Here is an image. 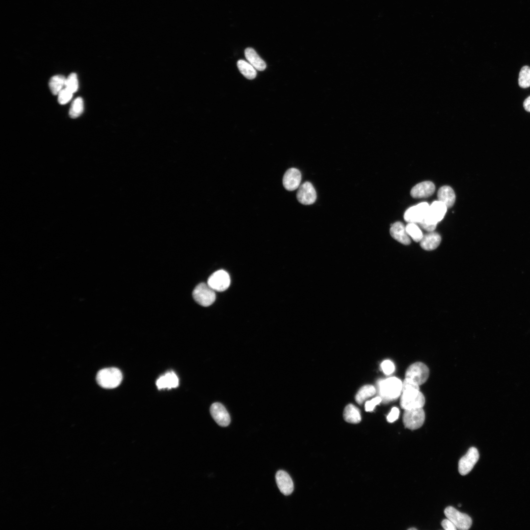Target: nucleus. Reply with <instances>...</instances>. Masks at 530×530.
<instances>
[{
	"label": "nucleus",
	"instance_id": "obj_22",
	"mask_svg": "<svg viewBox=\"0 0 530 530\" xmlns=\"http://www.w3.org/2000/svg\"><path fill=\"white\" fill-rule=\"evenodd\" d=\"M343 416L346 422L351 424L359 423L361 420L359 409L352 404H348L345 407Z\"/></svg>",
	"mask_w": 530,
	"mask_h": 530
},
{
	"label": "nucleus",
	"instance_id": "obj_27",
	"mask_svg": "<svg viewBox=\"0 0 530 530\" xmlns=\"http://www.w3.org/2000/svg\"><path fill=\"white\" fill-rule=\"evenodd\" d=\"M83 110V101L81 97L77 98L72 103L69 115L72 118L80 116Z\"/></svg>",
	"mask_w": 530,
	"mask_h": 530
},
{
	"label": "nucleus",
	"instance_id": "obj_33",
	"mask_svg": "<svg viewBox=\"0 0 530 530\" xmlns=\"http://www.w3.org/2000/svg\"><path fill=\"white\" fill-rule=\"evenodd\" d=\"M382 401L380 397H376L370 400L366 401L365 405V410L367 412L373 411L376 405Z\"/></svg>",
	"mask_w": 530,
	"mask_h": 530
},
{
	"label": "nucleus",
	"instance_id": "obj_4",
	"mask_svg": "<svg viewBox=\"0 0 530 530\" xmlns=\"http://www.w3.org/2000/svg\"><path fill=\"white\" fill-rule=\"evenodd\" d=\"M400 404L403 409L423 408L425 398L420 390L411 389L401 392Z\"/></svg>",
	"mask_w": 530,
	"mask_h": 530
},
{
	"label": "nucleus",
	"instance_id": "obj_12",
	"mask_svg": "<svg viewBox=\"0 0 530 530\" xmlns=\"http://www.w3.org/2000/svg\"><path fill=\"white\" fill-rule=\"evenodd\" d=\"M296 198L298 201L303 205L314 203L317 199V193L312 184L309 182L303 183L298 188Z\"/></svg>",
	"mask_w": 530,
	"mask_h": 530
},
{
	"label": "nucleus",
	"instance_id": "obj_23",
	"mask_svg": "<svg viewBox=\"0 0 530 530\" xmlns=\"http://www.w3.org/2000/svg\"><path fill=\"white\" fill-rule=\"evenodd\" d=\"M237 66L240 73L247 79L252 80L256 77V69L249 63L244 60H239Z\"/></svg>",
	"mask_w": 530,
	"mask_h": 530
},
{
	"label": "nucleus",
	"instance_id": "obj_24",
	"mask_svg": "<svg viewBox=\"0 0 530 530\" xmlns=\"http://www.w3.org/2000/svg\"><path fill=\"white\" fill-rule=\"evenodd\" d=\"M65 81L66 78L62 75H55L50 79L49 86L53 95H58L63 89L65 85Z\"/></svg>",
	"mask_w": 530,
	"mask_h": 530
},
{
	"label": "nucleus",
	"instance_id": "obj_8",
	"mask_svg": "<svg viewBox=\"0 0 530 530\" xmlns=\"http://www.w3.org/2000/svg\"><path fill=\"white\" fill-rule=\"evenodd\" d=\"M446 517L455 526L457 529L467 530L470 528L472 521L467 514L459 512L452 506H448L444 510Z\"/></svg>",
	"mask_w": 530,
	"mask_h": 530
},
{
	"label": "nucleus",
	"instance_id": "obj_14",
	"mask_svg": "<svg viewBox=\"0 0 530 530\" xmlns=\"http://www.w3.org/2000/svg\"><path fill=\"white\" fill-rule=\"evenodd\" d=\"M301 181L300 171L295 168H291L285 173L283 178V185L286 189L292 191L297 189Z\"/></svg>",
	"mask_w": 530,
	"mask_h": 530
},
{
	"label": "nucleus",
	"instance_id": "obj_5",
	"mask_svg": "<svg viewBox=\"0 0 530 530\" xmlns=\"http://www.w3.org/2000/svg\"><path fill=\"white\" fill-rule=\"evenodd\" d=\"M424 419L425 414L423 408L404 409L402 421L406 428L417 429L422 426Z\"/></svg>",
	"mask_w": 530,
	"mask_h": 530
},
{
	"label": "nucleus",
	"instance_id": "obj_21",
	"mask_svg": "<svg viewBox=\"0 0 530 530\" xmlns=\"http://www.w3.org/2000/svg\"><path fill=\"white\" fill-rule=\"evenodd\" d=\"M245 56L257 70L264 71L266 68L265 62L259 56L256 51L251 48H247L244 51Z\"/></svg>",
	"mask_w": 530,
	"mask_h": 530
},
{
	"label": "nucleus",
	"instance_id": "obj_17",
	"mask_svg": "<svg viewBox=\"0 0 530 530\" xmlns=\"http://www.w3.org/2000/svg\"><path fill=\"white\" fill-rule=\"evenodd\" d=\"M390 233L394 239L402 244L408 245L411 242L405 226L400 221H397L391 224Z\"/></svg>",
	"mask_w": 530,
	"mask_h": 530
},
{
	"label": "nucleus",
	"instance_id": "obj_20",
	"mask_svg": "<svg viewBox=\"0 0 530 530\" xmlns=\"http://www.w3.org/2000/svg\"><path fill=\"white\" fill-rule=\"evenodd\" d=\"M437 197L438 200L444 203L448 208L451 207L455 201L454 191L448 186H444L439 189Z\"/></svg>",
	"mask_w": 530,
	"mask_h": 530
},
{
	"label": "nucleus",
	"instance_id": "obj_25",
	"mask_svg": "<svg viewBox=\"0 0 530 530\" xmlns=\"http://www.w3.org/2000/svg\"><path fill=\"white\" fill-rule=\"evenodd\" d=\"M375 393L376 389L373 386L365 385L358 391L355 397V400L358 404H362L365 400L374 395Z\"/></svg>",
	"mask_w": 530,
	"mask_h": 530
},
{
	"label": "nucleus",
	"instance_id": "obj_9",
	"mask_svg": "<svg viewBox=\"0 0 530 530\" xmlns=\"http://www.w3.org/2000/svg\"><path fill=\"white\" fill-rule=\"evenodd\" d=\"M207 284L215 291L222 292L229 287L230 278L226 271L219 270L210 276Z\"/></svg>",
	"mask_w": 530,
	"mask_h": 530
},
{
	"label": "nucleus",
	"instance_id": "obj_37",
	"mask_svg": "<svg viewBox=\"0 0 530 530\" xmlns=\"http://www.w3.org/2000/svg\"><path fill=\"white\" fill-rule=\"evenodd\" d=\"M408 530H417V529L415 528H411L408 529Z\"/></svg>",
	"mask_w": 530,
	"mask_h": 530
},
{
	"label": "nucleus",
	"instance_id": "obj_18",
	"mask_svg": "<svg viewBox=\"0 0 530 530\" xmlns=\"http://www.w3.org/2000/svg\"><path fill=\"white\" fill-rule=\"evenodd\" d=\"M179 385V378L173 371H169L160 376L156 381V386L159 390L172 389Z\"/></svg>",
	"mask_w": 530,
	"mask_h": 530
},
{
	"label": "nucleus",
	"instance_id": "obj_6",
	"mask_svg": "<svg viewBox=\"0 0 530 530\" xmlns=\"http://www.w3.org/2000/svg\"><path fill=\"white\" fill-rule=\"evenodd\" d=\"M215 292L208 284L202 283L195 288L192 295L196 302L201 306L207 307L214 302Z\"/></svg>",
	"mask_w": 530,
	"mask_h": 530
},
{
	"label": "nucleus",
	"instance_id": "obj_29",
	"mask_svg": "<svg viewBox=\"0 0 530 530\" xmlns=\"http://www.w3.org/2000/svg\"><path fill=\"white\" fill-rule=\"evenodd\" d=\"M65 87L71 91L73 93L76 92L78 89V80L77 74L75 73L70 74L66 79Z\"/></svg>",
	"mask_w": 530,
	"mask_h": 530
},
{
	"label": "nucleus",
	"instance_id": "obj_35",
	"mask_svg": "<svg viewBox=\"0 0 530 530\" xmlns=\"http://www.w3.org/2000/svg\"><path fill=\"white\" fill-rule=\"evenodd\" d=\"M441 525L446 530H456V527L454 524L449 519H444L441 522Z\"/></svg>",
	"mask_w": 530,
	"mask_h": 530
},
{
	"label": "nucleus",
	"instance_id": "obj_2",
	"mask_svg": "<svg viewBox=\"0 0 530 530\" xmlns=\"http://www.w3.org/2000/svg\"><path fill=\"white\" fill-rule=\"evenodd\" d=\"M377 388L382 401L388 402L397 399L400 395L402 381L395 377L381 380L377 383Z\"/></svg>",
	"mask_w": 530,
	"mask_h": 530
},
{
	"label": "nucleus",
	"instance_id": "obj_34",
	"mask_svg": "<svg viewBox=\"0 0 530 530\" xmlns=\"http://www.w3.org/2000/svg\"><path fill=\"white\" fill-rule=\"evenodd\" d=\"M399 411L397 407H393L392 408L389 414L387 417V420L389 423H393L396 421L399 416Z\"/></svg>",
	"mask_w": 530,
	"mask_h": 530
},
{
	"label": "nucleus",
	"instance_id": "obj_26",
	"mask_svg": "<svg viewBox=\"0 0 530 530\" xmlns=\"http://www.w3.org/2000/svg\"><path fill=\"white\" fill-rule=\"evenodd\" d=\"M406 232L414 241L420 242L424 235L419 227L415 223H408L405 226Z\"/></svg>",
	"mask_w": 530,
	"mask_h": 530
},
{
	"label": "nucleus",
	"instance_id": "obj_32",
	"mask_svg": "<svg viewBox=\"0 0 530 530\" xmlns=\"http://www.w3.org/2000/svg\"><path fill=\"white\" fill-rule=\"evenodd\" d=\"M411 389H419V385L412 380L405 378L403 382H402V390L401 392Z\"/></svg>",
	"mask_w": 530,
	"mask_h": 530
},
{
	"label": "nucleus",
	"instance_id": "obj_19",
	"mask_svg": "<svg viewBox=\"0 0 530 530\" xmlns=\"http://www.w3.org/2000/svg\"><path fill=\"white\" fill-rule=\"evenodd\" d=\"M441 241L440 235L434 231L428 232L423 236L420 242L422 248L425 250L430 251L436 249Z\"/></svg>",
	"mask_w": 530,
	"mask_h": 530
},
{
	"label": "nucleus",
	"instance_id": "obj_10",
	"mask_svg": "<svg viewBox=\"0 0 530 530\" xmlns=\"http://www.w3.org/2000/svg\"><path fill=\"white\" fill-rule=\"evenodd\" d=\"M479 458L477 450L475 447L470 448L467 453L462 457L458 463V471L461 475L468 474L473 468Z\"/></svg>",
	"mask_w": 530,
	"mask_h": 530
},
{
	"label": "nucleus",
	"instance_id": "obj_1",
	"mask_svg": "<svg viewBox=\"0 0 530 530\" xmlns=\"http://www.w3.org/2000/svg\"><path fill=\"white\" fill-rule=\"evenodd\" d=\"M447 209L441 201H433L429 205L424 219L418 223L419 225L427 232L434 231L437 223L444 217Z\"/></svg>",
	"mask_w": 530,
	"mask_h": 530
},
{
	"label": "nucleus",
	"instance_id": "obj_36",
	"mask_svg": "<svg viewBox=\"0 0 530 530\" xmlns=\"http://www.w3.org/2000/svg\"><path fill=\"white\" fill-rule=\"evenodd\" d=\"M523 106L526 111L530 112V96L525 99Z\"/></svg>",
	"mask_w": 530,
	"mask_h": 530
},
{
	"label": "nucleus",
	"instance_id": "obj_30",
	"mask_svg": "<svg viewBox=\"0 0 530 530\" xmlns=\"http://www.w3.org/2000/svg\"><path fill=\"white\" fill-rule=\"evenodd\" d=\"M73 93L67 88L62 89L58 94V102L60 105L68 103L73 96Z\"/></svg>",
	"mask_w": 530,
	"mask_h": 530
},
{
	"label": "nucleus",
	"instance_id": "obj_7",
	"mask_svg": "<svg viewBox=\"0 0 530 530\" xmlns=\"http://www.w3.org/2000/svg\"><path fill=\"white\" fill-rule=\"evenodd\" d=\"M429 374V371L426 365L422 362H418L408 367L405 371V378L412 380L420 386L425 382Z\"/></svg>",
	"mask_w": 530,
	"mask_h": 530
},
{
	"label": "nucleus",
	"instance_id": "obj_13",
	"mask_svg": "<svg viewBox=\"0 0 530 530\" xmlns=\"http://www.w3.org/2000/svg\"><path fill=\"white\" fill-rule=\"evenodd\" d=\"M210 413L215 422L221 426H228L231 422L230 415L220 403L215 402L210 407Z\"/></svg>",
	"mask_w": 530,
	"mask_h": 530
},
{
	"label": "nucleus",
	"instance_id": "obj_28",
	"mask_svg": "<svg viewBox=\"0 0 530 530\" xmlns=\"http://www.w3.org/2000/svg\"><path fill=\"white\" fill-rule=\"evenodd\" d=\"M518 83L519 86L523 88L530 86V67L523 66L519 73Z\"/></svg>",
	"mask_w": 530,
	"mask_h": 530
},
{
	"label": "nucleus",
	"instance_id": "obj_11",
	"mask_svg": "<svg viewBox=\"0 0 530 530\" xmlns=\"http://www.w3.org/2000/svg\"><path fill=\"white\" fill-rule=\"evenodd\" d=\"M429 206L424 202L409 208L404 212V220L408 223H419L424 219Z\"/></svg>",
	"mask_w": 530,
	"mask_h": 530
},
{
	"label": "nucleus",
	"instance_id": "obj_31",
	"mask_svg": "<svg viewBox=\"0 0 530 530\" xmlns=\"http://www.w3.org/2000/svg\"><path fill=\"white\" fill-rule=\"evenodd\" d=\"M381 367L383 372L387 375L392 374L395 369L394 363L389 360H386L382 362Z\"/></svg>",
	"mask_w": 530,
	"mask_h": 530
},
{
	"label": "nucleus",
	"instance_id": "obj_3",
	"mask_svg": "<svg viewBox=\"0 0 530 530\" xmlns=\"http://www.w3.org/2000/svg\"><path fill=\"white\" fill-rule=\"evenodd\" d=\"M123 375L121 371L116 368H107L99 371L96 375V381L102 387L113 389L118 387L122 382Z\"/></svg>",
	"mask_w": 530,
	"mask_h": 530
},
{
	"label": "nucleus",
	"instance_id": "obj_16",
	"mask_svg": "<svg viewBox=\"0 0 530 530\" xmlns=\"http://www.w3.org/2000/svg\"><path fill=\"white\" fill-rule=\"evenodd\" d=\"M435 190V185L432 182L424 181L413 187L410 194L415 198H425L432 195Z\"/></svg>",
	"mask_w": 530,
	"mask_h": 530
},
{
	"label": "nucleus",
	"instance_id": "obj_15",
	"mask_svg": "<svg viewBox=\"0 0 530 530\" xmlns=\"http://www.w3.org/2000/svg\"><path fill=\"white\" fill-rule=\"evenodd\" d=\"M276 481L280 492L284 495L292 494L294 486L292 478L289 475L284 471H278L275 476Z\"/></svg>",
	"mask_w": 530,
	"mask_h": 530
}]
</instances>
